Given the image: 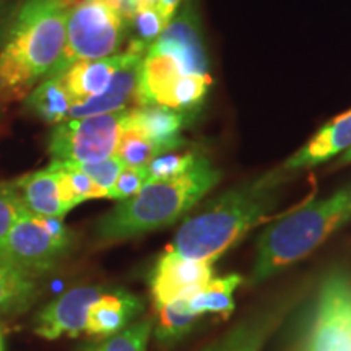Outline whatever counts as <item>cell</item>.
Listing matches in <instances>:
<instances>
[{"label":"cell","instance_id":"cell-1","mask_svg":"<svg viewBox=\"0 0 351 351\" xmlns=\"http://www.w3.org/2000/svg\"><path fill=\"white\" fill-rule=\"evenodd\" d=\"M72 5L65 0H25L0 51V95L23 98L54 73L67 43Z\"/></svg>","mask_w":351,"mask_h":351},{"label":"cell","instance_id":"cell-2","mask_svg":"<svg viewBox=\"0 0 351 351\" xmlns=\"http://www.w3.org/2000/svg\"><path fill=\"white\" fill-rule=\"evenodd\" d=\"M282 181L275 171L230 189L182 223L168 251L213 263L262 221L276 204Z\"/></svg>","mask_w":351,"mask_h":351},{"label":"cell","instance_id":"cell-3","mask_svg":"<svg viewBox=\"0 0 351 351\" xmlns=\"http://www.w3.org/2000/svg\"><path fill=\"white\" fill-rule=\"evenodd\" d=\"M219 171L207 158L169 181L147 182L134 197L121 200L96 223L101 243H117L174 225L219 181Z\"/></svg>","mask_w":351,"mask_h":351},{"label":"cell","instance_id":"cell-4","mask_svg":"<svg viewBox=\"0 0 351 351\" xmlns=\"http://www.w3.org/2000/svg\"><path fill=\"white\" fill-rule=\"evenodd\" d=\"M351 221V184L327 199L314 200L263 231L257 241L252 283L269 280L302 261Z\"/></svg>","mask_w":351,"mask_h":351},{"label":"cell","instance_id":"cell-5","mask_svg":"<svg viewBox=\"0 0 351 351\" xmlns=\"http://www.w3.org/2000/svg\"><path fill=\"white\" fill-rule=\"evenodd\" d=\"M127 33L125 15L112 0H82L70 8L67 43L62 59L51 77H60L70 65L80 60L116 56Z\"/></svg>","mask_w":351,"mask_h":351},{"label":"cell","instance_id":"cell-6","mask_svg":"<svg viewBox=\"0 0 351 351\" xmlns=\"http://www.w3.org/2000/svg\"><path fill=\"white\" fill-rule=\"evenodd\" d=\"M300 351H351V274L333 270L319 285Z\"/></svg>","mask_w":351,"mask_h":351},{"label":"cell","instance_id":"cell-7","mask_svg":"<svg viewBox=\"0 0 351 351\" xmlns=\"http://www.w3.org/2000/svg\"><path fill=\"white\" fill-rule=\"evenodd\" d=\"M130 109L98 114L56 124L49 137L52 161L98 163L116 153Z\"/></svg>","mask_w":351,"mask_h":351},{"label":"cell","instance_id":"cell-8","mask_svg":"<svg viewBox=\"0 0 351 351\" xmlns=\"http://www.w3.org/2000/svg\"><path fill=\"white\" fill-rule=\"evenodd\" d=\"M72 245V239L51 236L33 213L25 212L0 249V261L38 276L54 269Z\"/></svg>","mask_w":351,"mask_h":351},{"label":"cell","instance_id":"cell-9","mask_svg":"<svg viewBox=\"0 0 351 351\" xmlns=\"http://www.w3.org/2000/svg\"><path fill=\"white\" fill-rule=\"evenodd\" d=\"M213 278L212 262L195 261L166 251L158 258L150 276L152 296L156 306L191 300Z\"/></svg>","mask_w":351,"mask_h":351},{"label":"cell","instance_id":"cell-10","mask_svg":"<svg viewBox=\"0 0 351 351\" xmlns=\"http://www.w3.org/2000/svg\"><path fill=\"white\" fill-rule=\"evenodd\" d=\"M150 49L169 54L179 64L184 75H210L207 49L202 39L199 16L191 3L178 8L165 32L153 43Z\"/></svg>","mask_w":351,"mask_h":351},{"label":"cell","instance_id":"cell-11","mask_svg":"<svg viewBox=\"0 0 351 351\" xmlns=\"http://www.w3.org/2000/svg\"><path fill=\"white\" fill-rule=\"evenodd\" d=\"M106 291L99 287L72 288L59 300L49 302L39 311L34 332L46 340H57L62 335L75 339L85 332L88 309Z\"/></svg>","mask_w":351,"mask_h":351},{"label":"cell","instance_id":"cell-12","mask_svg":"<svg viewBox=\"0 0 351 351\" xmlns=\"http://www.w3.org/2000/svg\"><path fill=\"white\" fill-rule=\"evenodd\" d=\"M143 57V54H137V52H124L119 69L114 72L106 90L88 99L73 103L69 111V119L117 112L127 109V104L132 101H137Z\"/></svg>","mask_w":351,"mask_h":351},{"label":"cell","instance_id":"cell-13","mask_svg":"<svg viewBox=\"0 0 351 351\" xmlns=\"http://www.w3.org/2000/svg\"><path fill=\"white\" fill-rule=\"evenodd\" d=\"M189 117L191 114L161 104H143L130 109L127 124L142 132L145 137L150 138L161 152L166 153L184 145L181 130L187 124Z\"/></svg>","mask_w":351,"mask_h":351},{"label":"cell","instance_id":"cell-14","mask_svg":"<svg viewBox=\"0 0 351 351\" xmlns=\"http://www.w3.org/2000/svg\"><path fill=\"white\" fill-rule=\"evenodd\" d=\"M143 311V301L125 289L104 293L88 309L85 332L93 337H112Z\"/></svg>","mask_w":351,"mask_h":351},{"label":"cell","instance_id":"cell-15","mask_svg":"<svg viewBox=\"0 0 351 351\" xmlns=\"http://www.w3.org/2000/svg\"><path fill=\"white\" fill-rule=\"evenodd\" d=\"M351 147V109L320 129L300 152H296L287 163L283 171H298L313 168L315 165L330 160L339 153Z\"/></svg>","mask_w":351,"mask_h":351},{"label":"cell","instance_id":"cell-16","mask_svg":"<svg viewBox=\"0 0 351 351\" xmlns=\"http://www.w3.org/2000/svg\"><path fill=\"white\" fill-rule=\"evenodd\" d=\"M15 184L29 213L64 218L70 212L60 194V176L54 163L23 176Z\"/></svg>","mask_w":351,"mask_h":351},{"label":"cell","instance_id":"cell-17","mask_svg":"<svg viewBox=\"0 0 351 351\" xmlns=\"http://www.w3.org/2000/svg\"><path fill=\"white\" fill-rule=\"evenodd\" d=\"M121 62L122 54L98 60H80L70 65L60 78L73 103H78L106 90Z\"/></svg>","mask_w":351,"mask_h":351},{"label":"cell","instance_id":"cell-18","mask_svg":"<svg viewBox=\"0 0 351 351\" xmlns=\"http://www.w3.org/2000/svg\"><path fill=\"white\" fill-rule=\"evenodd\" d=\"M289 302L283 306H275L269 311L247 319L228 333L226 337L208 346V351H261L271 332L278 327L285 314L288 313Z\"/></svg>","mask_w":351,"mask_h":351},{"label":"cell","instance_id":"cell-19","mask_svg":"<svg viewBox=\"0 0 351 351\" xmlns=\"http://www.w3.org/2000/svg\"><path fill=\"white\" fill-rule=\"evenodd\" d=\"M26 109L36 114L47 124H60L69 119V111L73 101L60 77H49L41 80L29 91L25 99Z\"/></svg>","mask_w":351,"mask_h":351},{"label":"cell","instance_id":"cell-20","mask_svg":"<svg viewBox=\"0 0 351 351\" xmlns=\"http://www.w3.org/2000/svg\"><path fill=\"white\" fill-rule=\"evenodd\" d=\"M36 278L0 261V314L21 313L36 301Z\"/></svg>","mask_w":351,"mask_h":351},{"label":"cell","instance_id":"cell-21","mask_svg":"<svg viewBox=\"0 0 351 351\" xmlns=\"http://www.w3.org/2000/svg\"><path fill=\"white\" fill-rule=\"evenodd\" d=\"M243 278L238 274L228 275L225 278H212L210 282L187 300V307L197 315L219 314L228 319L234 313V289L239 287Z\"/></svg>","mask_w":351,"mask_h":351},{"label":"cell","instance_id":"cell-22","mask_svg":"<svg viewBox=\"0 0 351 351\" xmlns=\"http://www.w3.org/2000/svg\"><path fill=\"white\" fill-rule=\"evenodd\" d=\"M171 19L165 15L160 8L150 3L140 2L138 7L132 12V15L127 20L129 25L130 52H137V54H147V51L153 46V43L161 36L165 28L168 26Z\"/></svg>","mask_w":351,"mask_h":351},{"label":"cell","instance_id":"cell-23","mask_svg":"<svg viewBox=\"0 0 351 351\" xmlns=\"http://www.w3.org/2000/svg\"><path fill=\"white\" fill-rule=\"evenodd\" d=\"M155 309L158 315L155 335L158 343L163 346H173L178 341H181L195 327L197 320L200 319V315L189 309L187 301L184 300L156 306Z\"/></svg>","mask_w":351,"mask_h":351},{"label":"cell","instance_id":"cell-24","mask_svg":"<svg viewBox=\"0 0 351 351\" xmlns=\"http://www.w3.org/2000/svg\"><path fill=\"white\" fill-rule=\"evenodd\" d=\"M161 153L163 152L150 138H147L142 132L127 124L114 155L119 158L127 168H147L153 158Z\"/></svg>","mask_w":351,"mask_h":351},{"label":"cell","instance_id":"cell-25","mask_svg":"<svg viewBox=\"0 0 351 351\" xmlns=\"http://www.w3.org/2000/svg\"><path fill=\"white\" fill-rule=\"evenodd\" d=\"M213 80L210 75H182L171 88L166 106L192 114L207 98Z\"/></svg>","mask_w":351,"mask_h":351},{"label":"cell","instance_id":"cell-26","mask_svg":"<svg viewBox=\"0 0 351 351\" xmlns=\"http://www.w3.org/2000/svg\"><path fill=\"white\" fill-rule=\"evenodd\" d=\"M155 320L152 317L140 320L134 326L124 328L111 339L99 345L86 346L82 351H147V343L150 339Z\"/></svg>","mask_w":351,"mask_h":351},{"label":"cell","instance_id":"cell-27","mask_svg":"<svg viewBox=\"0 0 351 351\" xmlns=\"http://www.w3.org/2000/svg\"><path fill=\"white\" fill-rule=\"evenodd\" d=\"M200 156L195 153H176L166 152L153 158L150 165L147 166V182L153 181H169V179L179 178L187 171L194 168Z\"/></svg>","mask_w":351,"mask_h":351},{"label":"cell","instance_id":"cell-28","mask_svg":"<svg viewBox=\"0 0 351 351\" xmlns=\"http://www.w3.org/2000/svg\"><path fill=\"white\" fill-rule=\"evenodd\" d=\"M28 212L15 182H0V249L21 215Z\"/></svg>","mask_w":351,"mask_h":351},{"label":"cell","instance_id":"cell-29","mask_svg":"<svg viewBox=\"0 0 351 351\" xmlns=\"http://www.w3.org/2000/svg\"><path fill=\"white\" fill-rule=\"evenodd\" d=\"M60 168H62L65 178L72 191L73 197H75L77 204L90 200V199H103L108 197L106 192L103 189H99L96 184L91 181L90 176L83 173L82 168L75 163H67V161H57Z\"/></svg>","mask_w":351,"mask_h":351},{"label":"cell","instance_id":"cell-30","mask_svg":"<svg viewBox=\"0 0 351 351\" xmlns=\"http://www.w3.org/2000/svg\"><path fill=\"white\" fill-rule=\"evenodd\" d=\"M82 168L83 173L90 176V179L93 181L99 189H103L106 194H109L114 182L119 178L121 171L125 168V165L117 158L116 155L106 158V160L98 161V163H86V165H78Z\"/></svg>","mask_w":351,"mask_h":351},{"label":"cell","instance_id":"cell-31","mask_svg":"<svg viewBox=\"0 0 351 351\" xmlns=\"http://www.w3.org/2000/svg\"><path fill=\"white\" fill-rule=\"evenodd\" d=\"M147 184V169L145 168H125L121 171L119 178L109 191L108 199L125 200L134 197Z\"/></svg>","mask_w":351,"mask_h":351},{"label":"cell","instance_id":"cell-32","mask_svg":"<svg viewBox=\"0 0 351 351\" xmlns=\"http://www.w3.org/2000/svg\"><path fill=\"white\" fill-rule=\"evenodd\" d=\"M19 7V0H0V51H2L3 44L7 41Z\"/></svg>","mask_w":351,"mask_h":351},{"label":"cell","instance_id":"cell-33","mask_svg":"<svg viewBox=\"0 0 351 351\" xmlns=\"http://www.w3.org/2000/svg\"><path fill=\"white\" fill-rule=\"evenodd\" d=\"M140 2L155 5L156 8H160L168 19H173V15L178 12V8L182 5L184 0H140Z\"/></svg>","mask_w":351,"mask_h":351},{"label":"cell","instance_id":"cell-34","mask_svg":"<svg viewBox=\"0 0 351 351\" xmlns=\"http://www.w3.org/2000/svg\"><path fill=\"white\" fill-rule=\"evenodd\" d=\"M112 2L121 8V12L124 13L125 19L129 20V16L132 15V12H134L135 8L138 7L140 0H112Z\"/></svg>","mask_w":351,"mask_h":351},{"label":"cell","instance_id":"cell-35","mask_svg":"<svg viewBox=\"0 0 351 351\" xmlns=\"http://www.w3.org/2000/svg\"><path fill=\"white\" fill-rule=\"evenodd\" d=\"M351 163V147L348 148V150H346V153L343 156L340 158V161H339V165L341 166V165H350Z\"/></svg>","mask_w":351,"mask_h":351},{"label":"cell","instance_id":"cell-36","mask_svg":"<svg viewBox=\"0 0 351 351\" xmlns=\"http://www.w3.org/2000/svg\"><path fill=\"white\" fill-rule=\"evenodd\" d=\"M0 351H3V339H2V333H0Z\"/></svg>","mask_w":351,"mask_h":351},{"label":"cell","instance_id":"cell-37","mask_svg":"<svg viewBox=\"0 0 351 351\" xmlns=\"http://www.w3.org/2000/svg\"><path fill=\"white\" fill-rule=\"evenodd\" d=\"M65 2H67V3H70V5H72V3L75 2V0H65Z\"/></svg>","mask_w":351,"mask_h":351},{"label":"cell","instance_id":"cell-38","mask_svg":"<svg viewBox=\"0 0 351 351\" xmlns=\"http://www.w3.org/2000/svg\"><path fill=\"white\" fill-rule=\"evenodd\" d=\"M204 351H208V348H205V350H204Z\"/></svg>","mask_w":351,"mask_h":351}]
</instances>
